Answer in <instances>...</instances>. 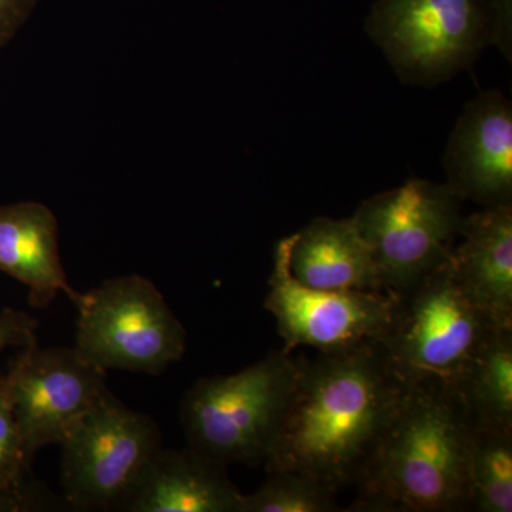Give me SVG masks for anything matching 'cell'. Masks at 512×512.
<instances>
[{"label": "cell", "mask_w": 512, "mask_h": 512, "mask_svg": "<svg viewBox=\"0 0 512 512\" xmlns=\"http://www.w3.org/2000/svg\"><path fill=\"white\" fill-rule=\"evenodd\" d=\"M471 420L456 393L407 387L349 511H470Z\"/></svg>", "instance_id": "7a4b0ae2"}, {"label": "cell", "mask_w": 512, "mask_h": 512, "mask_svg": "<svg viewBox=\"0 0 512 512\" xmlns=\"http://www.w3.org/2000/svg\"><path fill=\"white\" fill-rule=\"evenodd\" d=\"M450 269L461 292L495 325L512 328V205L464 217Z\"/></svg>", "instance_id": "4fadbf2b"}, {"label": "cell", "mask_w": 512, "mask_h": 512, "mask_svg": "<svg viewBox=\"0 0 512 512\" xmlns=\"http://www.w3.org/2000/svg\"><path fill=\"white\" fill-rule=\"evenodd\" d=\"M444 168L461 200L484 208L512 205V109L500 92L481 93L451 134Z\"/></svg>", "instance_id": "8fae6325"}, {"label": "cell", "mask_w": 512, "mask_h": 512, "mask_svg": "<svg viewBox=\"0 0 512 512\" xmlns=\"http://www.w3.org/2000/svg\"><path fill=\"white\" fill-rule=\"evenodd\" d=\"M242 495L224 464L188 446L161 447L141 470L121 511L239 512Z\"/></svg>", "instance_id": "7c38bea8"}, {"label": "cell", "mask_w": 512, "mask_h": 512, "mask_svg": "<svg viewBox=\"0 0 512 512\" xmlns=\"http://www.w3.org/2000/svg\"><path fill=\"white\" fill-rule=\"evenodd\" d=\"M453 392L471 423L512 429V328L497 326L485 336Z\"/></svg>", "instance_id": "2e32d148"}, {"label": "cell", "mask_w": 512, "mask_h": 512, "mask_svg": "<svg viewBox=\"0 0 512 512\" xmlns=\"http://www.w3.org/2000/svg\"><path fill=\"white\" fill-rule=\"evenodd\" d=\"M461 202L447 184L410 180L357 208L352 221L383 291H406L450 262L464 218Z\"/></svg>", "instance_id": "5b68a950"}, {"label": "cell", "mask_w": 512, "mask_h": 512, "mask_svg": "<svg viewBox=\"0 0 512 512\" xmlns=\"http://www.w3.org/2000/svg\"><path fill=\"white\" fill-rule=\"evenodd\" d=\"M470 511H512V429L471 423Z\"/></svg>", "instance_id": "e0dca14e"}, {"label": "cell", "mask_w": 512, "mask_h": 512, "mask_svg": "<svg viewBox=\"0 0 512 512\" xmlns=\"http://www.w3.org/2000/svg\"><path fill=\"white\" fill-rule=\"evenodd\" d=\"M495 23L494 40L503 50L510 52L511 37V0H494Z\"/></svg>", "instance_id": "7402d4cb"}, {"label": "cell", "mask_w": 512, "mask_h": 512, "mask_svg": "<svg viewBox=\"0 0 512 512\" xmlns=\"http://www.w3.org/2000/svg\"><path fill=\"white\" fill-rule=\"evenodd\" d=\"M393 295L392 320L376 343L394 375L407 387L453 392L468 359L498 325L461 292L450 262Z\"/></svg>", "instance_id": "277c9868"}, {"label": "cell", "mask_w": 512, "mask_h": 512, "mask_svg": "<svg viewBox=\"0 0 512 512\" xmlns=\"http://www.w3.org/2000/svg\"><path fill=\"white\" fill-rule=\"evenodd\" d=\"M39 322L29 313L5 308L0 312V353L8 348L28 349L37 343Z\"/></svg>", "instance_id": "ffe728a7"}, {"label": "cell", "mask_w": 512, "mask_h": 512, "mask_svg": "<svg viewBox=\"0 0 512 512\" xmlns=\"http://www.w3.org/2000/svg\"><path fill=\"white\" fill-rule=\"evenodd\" d=\"M13 367L0 375V511H20L32 505L29 464L12 403Z\"/></svg>", "instance_id": "d6986e66"}, {"label": "cell", "mask_w": 512, "mask_h": 512, "mask_svg": "<svg viewBox=\"0 0 512 512\" xmlns=\"http://www.w3.org/2000/svg\"><path fill=\"white\" fill-rule=\"evenodd\" d=\"M77 352L104 372L161 375L183 359L187 332L150 279L104 281L74 301Z\"/></svg>", "instance_id": "8992f818"}, {"label": "cell", "mask_w": 512, "mask_h": 512, "mask_svg": "<svg viewBox=\"0 0 512 512\" xmlns=\"http://www.w3.org/2000/svg\"><path fill=\"white\" fill-rule=\"evenodd\" d=\"M340 511L338 490L298 471H274L259 490L242 495L239 512Z\"/></svg>", "instance_id": "ac0fdd59"}, {"label": "cell", "mask_w": 512, "mask_h": 512, "mask_svg": "<svg viewBox=\"0 0 512 512\" xmlns=\"http://www.w3.org/2000/svg\"><path fill=\"white\" fill-rule=\"evenodd\" d=\"M13 367L12 403L29 464L50 444H60L107 387V372L74 348L22 349Z\"/></svg>", "instance_id": "30bf717a"}, {"label": "cell", "mask_w": 512, "mask_h": 512, "mask_svg": "<svg viewBox=\"0 0 512 512\" xmlns=\"http://www.w3.org/2000/svg\"><path fill=\"white\" fill-rule=\"evenodd\" d=\"M494 0H377L366 20L404 82L440 83L494 40Z\"/></svg>", "instance_id": "52a82bcc"}, {"label": "cell", "mask_w": 512, "mask_h": 512, "mask_svg": "<svg viewBox=\"0 0 512 512\" xmlns=\"http://www.w3.org/2000/svg\"><path fill=\"white\" fill-rule=\"evenodd\" d=\"M301 359L272 352L231 376L192 384L181 403L188 447L228 466L265 463L298 382Z\"/></svg>", "instance_id": "3957f363"}, {"label": "cell", "mask_w": 512, "mask_h": 512, "mask_svg": "<svg viewBox=\"0 0 512 512\" xmlns=\"http://www.w3.org/2000/svg\"><path fill=\"white\" fill-rule=\"evenodd\" d=\"M39 0H0V49L8 46L35 12Z\"/></svg>", "instance_id": "44dd1931"}, {"label": "cell", "mask_w": 512, "mask_h": 512, "mask_svg": "<svg viewBox=\"0 0 512 512\" xmlns=\"http://www.w3.org/2000/svg\"><path fill=\"white\" fill-rule=\"evenodd\" d=\"M62 485L77 510L123 507L141 470L163 447L156 421L120 402L109 389L60 441Z\"/></svg>", "instance_id": "ba28073f"}, {"label": "cell", "mask_w": 512, "mask_h": 512, "mask_svg": "<svg viewBox=\"0 0 512 512\" xmlns=\"http://www.w3.org/2000/svg\"><path fill=\"white\" fill-rule=\"evenodd\" d=\"M406 390L376 342L302 357L266 470L356 485Z\"/></svg>", "instance_id": "6da1fadb"}, {"label": "cell", "mask_w": 512, "mask_h": 512, "mask_svg": "<svg viewBox=\"0 0 512 512\" xmlns=\"http://www.w3.org/2000/svg\"><path fill=\"white\" fill-rule=\"evenodd\" d=\"M288 264L293 278L308 288L336 292L383 291L372 256L352 218H315L288 237Z\"/></svg>", "instance_id": "9a60e30c"}, {"label": "cell", "mask_w": 512, "mask_h": 512, "mask_svg": "<svg viewBox=\"0 0 512 512\" xmlns=\"http://www.w3.org/2000/svg\"><path fill=\"white\" fill-rule=\"evenodd\" d=\"M265 309L284 339V352L308 346L332 353L377 342L392 320L390 292H336L303 286L288 264V238L276 244Z\"/></svg>", "instance_id": "9c48e42d"}, {"label": "cell", "mask_w": 512, "mask_h": 512, "mask_svg": "<svg viewBox=\"0 0 512 512\" xmlns=\"http://www.w3.org/2000/svg\"><path fill=\"white\" fill-rule=\"evenodd\" d=\"M0 272L28 286L33 308H46L59 292L79 298L60 258L59 222L42 202L0 205Z\"/></svg>", "instance_id": "5bb4252c"}]
</instances>
